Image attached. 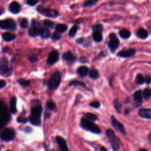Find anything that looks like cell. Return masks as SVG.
<instances>
[{
	"instance_id": "23",
	"label": "cell",
	"mask_w": 151,
	"mask_h": 151,
	"mask_svg": "<svg viewBox=\"0 0 151 151\" xmlns=\"http://www.w3.org/2000/svg\"><path fill=\"white\" fill-rule=\"evenodd\" d=\"M89 69L86 66H81L77 69L78 74L81 76H85L87 75Z\"/></svg>"
},
{
	"instance_id": "14",
	"label": "cell",
	"mask_w": 151,
	"mask_h": 151,
	"mask_svg": "<svg viewBox=\"0 0 151 151\" xmlns=\"http://www.w3.org/2000/svg\"><path fill=\"white\" fill-rule=\"evenodd\" d=\"M59 59V53L56 51H53L49 55L47 63L50 65H53Z\"/></svg>"
},
{
	"instance_id": "35",
	"label": "cell",
	"mask_w": 151,
	"mask_h": 151,
	"mask_svg": "<svg viewBox=\"0 0 151 151\" xmlns=\"http://www.w3.org/2000/svg\"><path fill=\"white\" fill-rule=\"evenodd\" d=\"M20 26L22 28H26L28 26V22L27 19H23L21 21Z\"/></svg>"
},
{
	"instance_id": "10",
	"label": "cell",
	"mask_w": 151,
	"mask_h": 151,
	"mask_svg": "<svg viewBox=\"0 0 151 151\" xmlns=\"http://www.w3.org/2000/svg\"><path fill=\"white\" fill-rule=\"evenodd\" d=\"M43 28L40 26L38 24H33V26L28 30L29 36L35 37L38 36H41Z\"/></svg>"
},
{
	"instance_id": "25",
	"label": "cell",
	"mask_w": 151,
	"mask_h": 151,
	"mask_svg": "<svg viewBox=\"0 0 151 151\" xmlns=\"http://www.w3.org/2000/svg\"><path fill=\"white\" fill-rule=\"evenodd\" d=\"M119 35H120V36L122 38H124V39H126V38H128L130 37L131 36V32L128 30H126V29H124V30H121L120 32H119Z\"/></svg>"
},
{
	"instance_id": "13",
	"label": "cell",
	"mask_w": 151,
	"mask_h": 151,
	"mask_svg": "<svg viewBox=\"0 0 151 151\" xmlns=\"http://www.w3.org/2000/svg\"><path fill=\"white\" fill-rule=\"evenodd\" d=\"M56 142L58 144L61 151H69L66 141L60 136L56 138Z\"/></svg>"
},
{
	"instance_id": "44",
	"label": "cell",
	"mask_w": 151,
	"mask_h": 151,
	"mask_svg": "<svg viewBox=\"0 0 151 151\" xmlns=\"http://www.w3.org/2000/svg\"><path fill=\"white\" fill-rule=\"evenodd\" d=\"M60 38V36H59V34L57 33H54L52 36H51V39L53 40H59Z\"/></svg>"
},
{
	"instance_id": "8",
	"label": "cell",
	"mask_w": 151,
	"mask_h": 151,
	"mask_svg": "<svg viewBox=\"0 0 151 151\" xmlns=\"http://www.w3.org/2000/svg\"><path fill=\"white\" fill-rule=\"evenodd\" d=\"M119 45V40L115 33H111L109 35V42L108 46L112 52L115 51Z\"/></svg>"
},
{
	"instance_id": "55",
	"label": "cell",
	"mask_w": 151,
	"mask_h": 151,
	"mask_svg": "<svg viewBox=\"0 0 151 151\" xmlns=\"http://www.w3.org/2000/svg\"><path fill=\"white\" fill-rule=\"evenodd\" d=\"M139 151H148V150L145 149H140Z\"/></svg>"
},
{
	"instance_id": "57",
	"label": "cell",
	"mask_w": 151,
	"mask_h": 151,
	"mask_svg": "<svg viewBox=\"0 0 151 151\" xmlns=\"http://www.w3.org/2000/svg\"><path fill=\"white\" fill-rule=\"evenodd\" d=\"M7 151H10V150H7Z\"/></svg>"
},
{
	"instance_id": "9",
	"label": "cell",
	"mask_w": 151,
	"mask_h": 151,
	"mask_svg": "<svg viewBox=\"0 0 151 151\" xmlns=\"http://www.w3.org/2000/svg\"><path fill=\"white\" fill-rule=\"evenodd\" d=\"M15 132L11 128H7L4 129L1 134V138L5 142H9L15 138Z\"/></svg>"
},
{
	"instance_id": "30",
	"label": "cell",
	"mask_w": 151,
	"mask_h": 151,
	"mask_svg": "<svg viewBox=\"0 0 151 151\" xmlns=\"http://www.w3.org/2000/svg\"><path fill=\"white\" fill-rule=\"evenodd\" d=\"M89 76H90V77L93 79H96L99 77V74L98 70H96V69H92L90 71Z\"/></svg>"
},
{
	"instance_id": "19",
	"label": "cell",
	"mask_w": 151,
	"mask_h": 151,
	"mask_svg": "<svg viewBox=\"0 0 151 151\" xmlns=\"http://www.w3.org/2000/svg\"><path fill=\"white\" fill-rule=\"evenodd\" d=\"M63 60L70 62H73L76 60V57H75V55L70 51H67L63 54Z\"/></svg>"
},
{
	"instance_id": "27",
	"label": "cell",
	"mask_w": 151,
	"mask_h": 151,
	"mask_svg": "<svg viewBox=\"0 0 151 151\" xmlns=\"http://www.w3.org/2000/svg\"><path fill=\"white\" fill-rule=\"evenodd\" d=\"M50 36V30L47 28H43L41 37L43 38H48Z\"/></svg>"
},
{
	"instance_id": "41",
	"label": "cell",
	"mask_w": 151,
	"mask_h": 151,
	"mask_svg": "<svg viewBox=\"0 0 151 151\" xmlns=\"http://www.w3.org/2000/svg\"><path fill=\"white\" fill-rule=\"evenodd\" d=\"M90 105L92 107H94L95 109H97V108H98V107H100V102H99L98 101H94V102H92L90 103Z\"/></svg>"
},
{
	"instance_id": "52",
	"label": "cell",
	"mask_w": 151,
	"mask_h": 151,
	"mask_svg": "<svg viewBox=\"0 0 151 151\" xmlns=\"http://www.w3.org/2000/svg\"><path fill=\"white\" fill-rule=\"evenodd\" d=\"M100 151H107V149L104 147H102L100 148Z\"/></svg>"
},
{
	"instance_id": "18",
	"label": "cell",
	"mask_w": 151,
	"mask_h": 151,
	"mask_svg": "<svg viewBox=\"0 0 151 151\" xmlns=\"http://www.w3.org/2000/svg\"><path fill=\"white\" fill-rule=\"evenodd\" d=\"M10 10L13 14H18L21 11V6L19 3L13 2L10 5Z\"/></svg>"
},
{
	"instance_id": "38",
	"label": "cell",
	"mask_w": 151,
	"mask_h": 151,
	"mask_svg": "<svg viewBox=\"0 0 151 151\" xmlns=\"http://www.w3.org/2000/svg\"><path fill=\"white\" fill-rule=\"evenodd\" d=\"M73 85H77V86H81L83 87H85V84L84 83L79 82V81H77V80L72 81L69 83V86H73Z\"/></svg>"
},
{
	"instance_id": "12",
	"label": "cell",
	"mask_w": 151,
	"mask_h": 151,
	"mask_svg": "<svg viewBox=\"0 0 151 151\" xmlns=\"http://www.w3.org/2000/svg\"><path fill=\"white\" fill-rule=\"evenodd\" d=\"M135 53H136V50L134 49H130L119 51V53L117 54V55L121 57H129L133 55Z\"/></svg>"
},
{
	"instance_id": "26",
	"label": "cell",
	"mask_w": 151,
	"mask_h": 151,
	"mask_svg": "<svg viewBox=\"0 0 151 151\" xmlns=\"http://www.w3.org/2000/svg\"><path fill=\"white\" fill-rule=\"evenodd\" d=\"M67 30V27L65 24H59L55 27V30L59 33H63Z\"/></svg>"
},
{
	"instance_id": "22",
	"label": "cell",
	"mask_w": 151,
	"mask_h": 151,
	"mask_svg": "<svg viewBox=\"0 0 151 151\" xmlns=\"http://www.w3.org/2000/svg\"><path fill=\"white\" fill-rule=\"evenodd\" d=\"M136 34L139 38L142 39H145L147 38L148 36V31L144 28H140L139 30H138L136 33Z\"/></svg>"
},
{
	"instance_id": "54",
	"label": "cell",
	"mask_w": 151,
	"mask_h": 151,
	"mask_svg": "<svg viewBox=\"0 0 151 151\" xmlns=\"http://www.w3.org/2000/svg\"><path fill=\"white\" fill-rule=\"evenodd\" d=\"M8 50H9V49H8V47H5V48L4 49V50H3V51H4V52H5V53H6L7 51H8Z\"/></svg>"
},
{
	"instance_id": "20",
	"label": "cell",
	"mask_w": 151,
	"mask_h": 151,
	"mask_svg": "<svg viewBox=\"0 0 151 151\" xmlns=\"http://www.w3.org/2000/svg\"><path fill=\"white\" fill-rule=\"evenodd\" d=\"M16 103H17V99L15 96H13L10 101V112L13 114H15L17 112Z\"/></svg>"
},
{
	"instance_id": "32",
	"label": "cell",
	"mask_w": 151,
	"mask_h": 151,
	"mask_svg": "<svg viewBox=\"0 0 151 151\" xmlns=\"http://www.w3.org/2000/svg\"><path fill=\"white\" fill-rule=\"evenodd\" d=\"M143 96H144V97L146 99H149L151 96V89L150 88L145 89L144 90V92H143Z\"/></svg>"
},
{
	"instance_id": "24",
	"label": "cell",
	"mask_w": 151,
	"mask_h": 151,
	"mask_svg": "<svg viewBox=\"0 0 151 151\" xmlns=\"http://www.w3.org/2000/svg\"><path fill=\"white\" fill-rule=\"evenodd\" d=\"M93 38L96 42H100L102 40V34L99 31H94L93 34Z\"/></svg>"
},
{
	"instance_id": "56",
	"label": "cell",
	"mask_w": 151,
	"mask_h": 151,
	"mask_svg": "<svg viewBox=\"0 0 151 151\" xmlns=\"http://www.w3.org/2000/svg\"><path fill=\"white\" fill-rule=\"evenodd\" d=\"M0 151H1V147H0Z\"/></svg>"
},
{
	"instance_id": "34",
	"label": "cell",
	"mask_w": 151,
	"mask_h": 151,
	"mask_svg": "<svg viewBox=\"0 0 151 151\" xmlns=\"http://www.w3.org/2000/svg\"><path fill=\"white\" fill-rule=\"evenodd\" d=\"M98 2V0H90V1H86L83 5L84 7H90L93 5H94L95 4L97 3Z\"/></svg>"
},
{
	"instance_id": "47",
	"label": "cell",
	"mask_w": 151,
	"mask_h": 151,
	"mask_svg": "<svg viewBox=\"0 0 151 151\" xmlns=\"http://www.w3.org/2000/svg\"><path fill=\"white\" fill-rule=\"evenodd\" d=\"M76 42L78 44H82L84 42V38H78V39L76 40Z\"/></svg>"
},
{
	"instance_id": "45",
	"label": "cell",
	"mask_w": 151,
	"mask_h": 151,
	"mask_svg": "<svg viewBox=\"0 0 151 151\" xmlns=\"http://www.w3.org/2000/svg\"><path fill=\"white\" fill-rule=\"evenodd\" d=\"M145 82L147 84H149L151 82V77L149 76H146L145 77Z\"/></svg>"
},
{
	"instance_id": "37",
	"label": "cell",
	"mask_w": 151,
	"mask_h": 151,
	"mask_svg": "<svg viewBox=\"0 0 151 151\" xmlns=\"http://www.w3.org/2000/svg\"><path fill=\"white\" fill-rule=\"evenodd\" d=\"M93 31H99V32H102L103 31V26L101 24H97L93 27Z\"/></svg>"
},
{
	"instance_id": "11",
	"label": "cell",
	"mask_w": 151,
	"mask_h": 151,
	"mask_svg": "<svg viewBox=\"0 0 151 151\" xmlns=\"http://www.w3.org/2000/svg\"><path fill=\"white\" fill-rule=\"evenodd\" d=\"M111 121H112V124L113 126L116 129H117L123 135H126V131L123 125L120 122H119L113 116L111 117Z\"/></svg>"
},
{
	"instance_id": "7",
	"label": "cell",
	"mask_w": 151,
	"mask_h": 151,
	"mask_svg": "<svg viewBox=\"0 0 151 151\" xmlns=\"http://www.w3.org/2000/svg\"><path fill=\"white\" fill-rule=\"evenodd\" d=\"M0 28L3 30H15L16 28V24L13 19H7L0 21Z\"/></svg>"
},
{
	"instance_id": "16",
	"label": "cell",
	"mask_w": 151,
	"mask_h": 151,
	"mask_svg": "<svg viewBox=\"0 0 151 151\" xmlns=\"http://www.w3.org/2000/svg\"><path fill=\"white\" fill-rule=\"evenodd\" d=\"M11 72V69L9 66H8L7 61L3 62L0 65V74L4 75H8Z\"/></svg>"
},
{
	"instance_id": "48",
	"label": "cell",
	"mask_w": 151,
	"mask_h": 151,
	"mask_svg": "<svg viewBox=\"0 0 151 151\" xmlns=\"http://www.w3.org/2000/svg\"><path fill=\"white\" fill-rule=\"evenodd\" d=\"M5 85V82L4 80H0V89L2 88V87H4Z\"/></svg>"
},
{
	"instance_id": "15",
	"label": "cell",
	"mask_w": 151,
	"mask_h": 151,
	"mask_svg": "<svg viewBox=\"0 0 151 151\" xmlns=\"http://www.w3.org/2000/svg\"><path fill=\"white\" fill-rule=\"evenodd\" d=\"M139 116L144 119H151V109L142 108L139 110Z\"/></svg>"
},
{
	"instance_id": "31",
	"label": "cell",
	"mask_w": 151,
	"mask_h": 151,
	"mask_svg": "<svg viewBox=\"0 0 151 151\" xmlns=\"http://www.w3.org/2000/svg\"><path fill=\"white\" fill-rule=\"evenodd\" d=\"M136 82L137 83H138L139 84H142L145 82V78L144 77V76H143L142 75L139 74L136 76Z\"/></svg>"
},
{
	"instance_id": "42",
	"label": "cell",
	"mask_w": 151,
	"mask_h": 151,
	"mask_svg": "<svg viewBox=\"0 0 151 151\" xmlns=\"http://www.w3.org/2000/svg\"><path fill=\"white\" fill-rule=\"evenodd\" d=\"M17 122L19 123H26L27 122V119L24 117V116H20L18 117V118L17 119Z\"/></svg>"
},
{
	"instance_id": "2",
	"label": "cell",
	"mask_w": 151,
	"mask_h": 151,
	"mask_svg": "<svg viewBox=\"0 0 151 151\" xmlns=\"http://www.w3.org/2000/svg\"><path fill=\"white\" fill-rule=\"evenodd\" d=\"M43 111V107L41 105H37L31 109V115L29 117L30 123L34 126H40L41 125V115Z\"/></svg>"
},
{
	"instance_id": "40",
	"label": "cell",
	"mask_w": 151,
	"mask_h": 151,
	"mask_svg": "<svg viewBox=\"0 0 151 151\" xmlns=\"http://www.w3.org/2000/svg\"><path fill=\"white\" fill-rule=\"evenodd\" d=\"M47 107H48V109L50 110H54L55 108V107H56L55 103L51 101L47 102Z\"/></svg>"
},
{
	"instance_id": "53",
	"label": "cell",
	"mask_w": 151,
	"mask_h": 151,
	"mask_svg": "<svg viewBox=\"0 0 151 151\" xmlns=\"http://www.w3.org/2000/svg\"><path fill=\"white\" fill-rule=\"evenodd\" d=\"M148 139H149V142L151 143V133L149 134V135L148 136Z\"/></svg>"
},
{
	"instance_id": "51",
	"label": "cell",
	"mask_w": 151,
	"mask_h": 151,
	"mask_svg": "<svg viewBox=\"0 0 151 151\" xmlns=\"http://www.w3.org/2000/svg\"><path fill=\"white\" fill-rule=\"evenodd\" d=\"M50 116V115L49 113H46L45 115H44V117L45 118H49Z\"/></svg>"
},
{
	"instance_id": "33",
	"label": "cell",
	"mask_w": 151,
	"mask_h": 151,
	"mask_svg": "<svg viewBox=\"0 0 151 151\" xmlns=\"http://www.w3.org/2000/svg\"><path fill=\"white\" fill-rule=\"evenodd\" d=\"M18 83L23 87H27L30 84V82L29 80H26L23 78L19 79L18 80Z\"/></svg>"
},
{
	"instance_id": "6",
	"label": "cell",
	"mask_w": 151,
	"mask_h": 151,
	"mask_svg": "<svg viewBox=\"0 0 151 151\" xmlns=\"http://www.w3.org/2000/svg\"><path fill=\"white\" fill-rule=\"evenodd\" d=\"M37 10L40 13H41L42 14L48 17L55 18V17H57L59 15V13L56 10H52L50 9H49V8H44V7L40 6L38 7Z\"/></svg>"
},
{
	"instance_id": "3",
	"label": "cell",
	"mask_w": 151,
	"mask_h": 151,
	"mask_svg": "<svg viewBox=\"0 0 151 151\" xmlns=\"http://www.w3.org/2000/svg\"><path fill=\"white\" fill-rule=\"evenodd\" d=\"M106 135L113 149L115 151L118 150L120 148V140L116 136L114 131L112 129H107Z\"/></svg>"
},
{
	"instance_id": "28",
	"label": "cell",
	"mask_w": 151,
	"mask_h": 151,
	"mask_svg": "<svg viewBox=\"0 0 151 151\" xmlns=\"http://www.w3.org/2000/svg\"><path fill=\"white\" fill-rule=\"evenodd\" d=\"M85 118L88 119V120L90 121H96L98 119V117L96 115H94L93 113H87L85 115Z\"/></svg>"
},
{
	"instance_id": "43",
	"label": "cell",
	"mask_w": 151,
	"mask_h": 151,
	"mask_svg": "<svg viewBox=\"0 0 151 151\" xmlns=\"http://www.w3.org/2000/svg\"><path fill=\"white\" fill-rule=\"evenodd\" d=\"M27 3L30 6H34L38 3V1H36V0H28Z\"/></svg>"
},
{
	"instance_id": "46",
	"label": "cell",
	"mask_w": 151,
	"mask_h": 151,
	"mask_svg": "<svg viewBox=\"0 0 151 151\" xmlns=\"http://www.w3.org/2000/svg\"><path fill=\"white\" fill-rule=\"evenodd\" d=\"M29 60H30V61L31 62H32V63H35V62L37 61V60H38V58H37V57H34V56H33V57H31L30 58H29Z\"/></svg>"
},
{
	"instance_id": "21",
	"label": "cell",
	"mask_w": 151,
	"mask_h": 151,
	"mask_svg": "<svg viewBox=\"0 0 151 151\" xmlns=\"http://www.w3.org/2000/svg\"><path fill=\"white\" fill-rule=\"evenodd\" d=\"M3 38L4 39V40L7 42H11L13 40H14L16 37V36L14 34L10 33H5L3 34Z\"/></svg>"
},
{
	"instance_id": "50",
	"label": "cell",
	"mask_w": 151,
	"mask_h": 151,
	"mask_svg": "<svg viewBox=\"0 0 151 151\" xmlns=\"http://www.w3.org/2000/svg\"><path fill=\"white\" fill-rule=\"evenodd\" d=\"M5 12V9L4 7H0V15L3 14Z\"/></svg>"
},
{
	"instance_id": "29",
	"label": "cell",
	"mask_w": 151,
	"mask_h": 151,
	"mask_svg": "<svg viewBox=\"0 0 151 151\" xmlns=\"http://www.w3.org/2000/svg\"><path fill=\"white\" fill-rule=\"evenodd\" d=\"M113 105H114V106H115L117 112H119V113H121V109H122L121 103L119 102L117 100L115 99L113 102Z\"/></svg>"
},
{
	"instance_id": "1",
	"label": "cell",
	"mask_w": 151,
	"mask_h": 151,
	"mask_svg": "<svg viewBox=\"0 0 151 151\" xmlns=\"http://www.w3.org/2000/svg\"><path fill=\"white\" fill-rule=\"evenodd\" d=\"M10 113L5 103L0 100V131L10 121Z\"/></svg>"
},
{
	"instance_id": "5",
	"label": "cell",
	"mask_w": 151,
	"mask_h": 151,
	"mask_svg": "<svg viewBox=\"0 0 151 151\" xmlns=\"http://www.w3.org/2000/svg\"><path fill=\"white\" fill-rule=\"evenodd\" d=\"M61 82V75L59 71L55 72L50 80L47 82V85L48 86L49 89L50 90H54L56 89Z\"/></svg>"
},
{
	"instance_id": "39",
	"label": "cell",
	"mask_w": 151,
	"mask_h": 151,
	"mask_svg": "<svg viewBox=\"0 0 151 151\" xmlns=\"http://www.w3.org/2000/svg\"><path fill=\"white\" fill-rule=\"evenodd\" d=\"M44 24L45 26L50 28H53L54 27V23L50 20H45L44 21Z\"/></svg>"
},
{
	"instance_id": "17",
	"label": "cell",
	"mask_w": 151,
	"mask_h": 151,
	"mask_svg": "<svg viewBox=\"0 0 151 151\" xmlns=\"http://www.w3.org/2000/svg\"><path fill=\"white\" fill-rule=\"evenodd\" d=\"M143 94L142 93V92L140 90H138L135 92V93H134L133 95V98H134V100L135 103H136V104L137 105V106H140L142 103V99H143Z\"/></svg>"
},
{
	"instance_id": "36",
	"label": "cell",
	"mask_w": 151,
	"mask_h": 151,
	"mask_svg": "<svg viewBox=\"0 0 151 151\" xmlns=\"http://www.w3.org/2000/svg\"><path fill=\"white\" fill-rule=\"evenodd\" d=\"M77 31V26H73L72 27H71V28L70 29V30L69 31V36L70 37H73L76 34Z\"/></svg>"
},
{
	"instance_id": "49",
	"label": "cell",
	"mask_w": 151,
	"mask_h": 151,
	"mask_svg": "<svg viewBox=\"0 0 151 151\" xmlns=\"http://www.w3.org/2000/svg\"><path fill=\"white\" fill-rule=\"evenodd\" d=\"M80 61L81 63H86V62L87 61V60L85 57H81V58L80 59Z\"/></svg>"
},
{
	"instance_id": "4",
	"label": "cell",
	"mask_w": 151,
	"mask_h": 151,
	"mask_svg": "<svg viewBox=\"0 0 151 151\" xmlns=\"http://www.w3.org/2000/svg\"><path fill=\"white\" fill-rule=\"evenodd\" d=\"M81 125L83 128L87 131H90L94 133H100L101 131L99 127L95 125L92 121H90L85 117L82 118L81 120Z\"/></svg>"
}]
</instances>
